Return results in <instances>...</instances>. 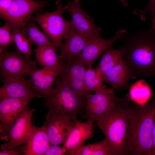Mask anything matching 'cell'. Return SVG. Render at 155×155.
I'll use <instances>...</instances> for the list:
<instances>
[{"label":"cell","mask_w":155,"mask_h":155,"mask_svg":"<svg viewBox=\"0 0 155 155\" xmlns=\"http://www.w3.org/2000/svg\"><path fill=\"white\" fill-rule=\"evenodd\" d=\"M126 31L123 29L119 30L114 36L109 39H103L100 35L88 39L85 47L78 57L88 67H92L95 61L112 46L116 40L120 39Z\"/></svg>","instance_id":"cell-12"},{"label":"cell","mask_w":155,"mask_h":155,"mask_svg":"<svg viewBox=\"0 0 155 155\" xmlns=\"http://www.w3.org/2000/svg\"><path fill=\"white\" fill-rule=\"evenodd\" d=\"M102 74L96 67H88L86 69L84 77L85 88L88 92H95L103 90L107 88L103 84Z\"/></svg>","instance_id":"cell-23"},{"label":"cell","mask_w":155,"mask_h":155,"mask_svg":"<svg viewBox=\"0 0 155 155\" xmlns=\"http://www.w3.org/2000/svg\"><path fill=\"white\" fill-rule=\"evenodd\" d=\"M152 99L155 100V94L154 95L153 97V99Z\"/></svg>","instance_id":"cell-35"},{"label":"cell","mask_w":155,"mask_h":155,"mask_svg":"<svg viewBox=\"0 0 155 155\" xmlns=\"http://www.w3.org/2000/svg\"><path fill=\"white\" fill-rule=\"evenodd\" d=\"M102 76L104 82L110 85L114 90H119L128 89L130 80L135 78L123 59Z\"/></svg>","instance_id":"cell-17"},{"label":"cell","mask_w":155,"mask_h":155,"mask_svg":"<svg viewBox=\"0 0 155 155\" xmlns=\"http://www.w3.org/2000/svg\"><path fill=\"white\" fill-rule=\"evenodd\" d=\"M11 30L6 23L0 28V53L13 43Z\"/></svg>","instance_id":"cell-27"},{"label":"cell","mask_w":155,"mask_h":155,"mask_svg":"<svg viewBox=\"0 0 155 155\" xmlns=\"http://www.w3.org/2000/svg\"><path fill=\"white\" fill-rule=\"evenodd\" d=\"M47 5L44 1L13 0L7 11L0 15L12 30H21L30 20L33 13Z\"/></svg>","instance_id":"cell-7"},{"label":"cell","mask_w":155,"mask_h":155,"mask_svg":"<svg viewBox=\"0 0 155 155\" xmlns=\"http://www.w3.org/2000/svg\"><path fill=\"white\" fill-rule=\"evenodd\" d=\"M152 155H155V121L152 133Z\"/></svg>","instance_id":"cell-32"},{"label":"cell","mask_w":155,"mask_h":155,"mask_svg":"<svg viewBox=\"0 0 155 155\" xmlns=\"http://www.w3.org/2000/svg\"><path fill=\"white\" fill-rule=\"evenodd\" d=\"M84 119L94 122L102 114L115 105L117 97L113 88H107L94 94L88 93L86 95Z\"/></svg>","instance_id":"cell-8"},{"label":"cell","mask_w":155,"mask_h":155,"mask_svg":"<svg viewBox=\"0 0 155 155\" xmlns=\"http://www.w3.org/2000/svg\"><path fill=\"white\" fill-rule=\"evenodd\" d=\"M63 144L67 151L78 149L84 145L85 141L92 137L94 131V122L87 121L82 122L78 119Z\"/></svg>","instance_id":"cell-19"},{"label":"cell","mask_w":155,"mask_h":155,"mask_svg":"<svg viewBox=\"0 0 155 155\" xmlns=\"http://www.w3.org/2000/svg\"><path fill=\"white\" fill-rule=\"evenodd\" d=\"M46 130L50 144H64L75 122L67 116L47 115Z\"/></svg>","instance_id":"cell-14"},{"label":"cell","mask_w":155,"mask_h":155,"mask_svg":"<svg viewBox=\"0 0 155 155\" xmlns=\"http://www.w3.org/2000/svg\"><path fill=\"white\" fill-rule=\"evenodd\" d=\"M153 12H155V8L151 12L152 13Z\"/></svg>","instance_id":"cell-36"},{"label":"cell","mask_w":155,"mask_h":155,"mask_svg":"<svg viewBox=\"0 0 155 155\" xmlns=\"http://www.w3.org/2000/svg\"><path fill=\"white\" fill-rule=\"evenodd\" d=\"M21 30L25 35L31 45L34 44L37 46H49L55 47L45 34L37 27L35 22L33 20H30Z\"/></svg>","instance_id":"cell-22"},{"label":"cell","mask_w":155,"mask_h":155,"mask_svg":"<svg viewBox=\"0 0 155 155\" xmlns=\"http://www.w3.org/2000/svg\"><path fill=\"white\" fill-rule=\"evenodd\" d=\"M30 100L21 98H5L0 99V133L8 135L14 124Z\"/></svg>","instance_id":"cell-11"},{"label":"cell","mask_w":155,"mask_h":155,"mask_svg":"<svg viewBox=\"0 0 155 155\" xmlns=\"http://www.w3.org/2000/svg\"><path fill=\"white\" fill-rule=\"evenodd\" d=\"M55 84V88L44 98L47 114L65 115L75 121L84 111L85 97L76 93L59 76Z\"/></svg>","instance_id":"cell-4"},{"label":"cell","mask_w":155,"mask_h":155,"mask_svg":"<svg viewBox=\"0 0 155 155\" xmlns=\"http://www.w3.org/2000/svg\"><path fill=\"white\" fill-rule=\"evenodd\" d=\"M151 15L152 21V26L151 29L155 34V12L151 13Z\"/></svg>","instance_id":"cell-33"},{"label":"cell","mask_w":155,"mask_h":155,"mask_svg":"<svg viewBox=\"0 0 155 155\" xmlns=\"http://www.w3.org/2000/svg\"><path fill=\"white\" fill-rule=\"evenodd\" d=\"M119 1L124 7H125L127 6V3L125 0H119Z\"/></svg>","instance_id":"cell-34"},{"label":"cell","mask_w":155,"mask_h":155,"mask_svg":"<svg viewBox=\"0 0 155 155\" xmlns=\"http://www.w3.org/2000/svg\"><path fill=\"white\" fill-rule=\"evenodd\" d=\"M57 49L49 46H37L34 50L36 61L39 65L46 68H53L66 63L65 61H59L56 53Z\"/></svg>","instance_id":"cell-21"},{"label":"cell","mask_w":155,"mask_h":155,"mask_svg":"<svg viewBox=\"0 0 155 155\" xmlns=\"http://www.w3.org/2000/svg\"><path fill=\"white\" fill-rule=\"evenodd\" d=\"M155 100L141 105L130 103L126 155H152Z\"/></svg>","instance_id":"cell-2"},{"label":"cell","mask_w":155,"mask_h":155,"mask_svg":"<svg viewBox=\"0 0 155 155\" xmlns=\"http://www.w3.org/2000/svg\"><path fill=\"white\" fill-rule=\"evenodd\" d=\"M67 151L63 145L50 144L44 155H64Z\"/></svg>","instance_id":"cell-28"},{"label":"cell","mask_w":155,"mask_h":155,"mask_svg":"<svg viewBox=\"0 0 155 155\" xmlns=\"http://www.w3.org/2000/svg\"><path fill=\"white\" fill-rule=\"evenodd\" d=\"M46 126V121L40 127L33 125L26 144L22 148L25 155H44L50 144Z\"/></svg>","instance_id":"cell-18"},{"label":"cell","mask_w":155,"mask_h":155,"mask_svg":"<svg viewBox=\"0 0 155 155\" xmlns=\"http://www.w3.org/2000/svg\"><path fill=\"white\" fill-rule=\"evenodd\" d=\"M130 103L126 98H117L114 107L96 121L107 141L110 155H126Z\"/></svg>","instance_id":"cell-3"},{"label":"cell","mask_w":155,"mask_h":155,"mask_svg":"<svg viewBox=\"0 0 155 155\" xmlns=\"http://www.w3.org/2000/svg\"><path fill=\"white\" fill-rule=\"evenodd\" d=\"M65 42L60 49L59 59L69 61L78 56L85 47L88 39L70 27L65 38Z\"/></svg>","instance_id":"cell-20"},{"label":"cell","mask_w":155,"mask_h":155,"mask_svg":"<svg viewBox=\"0 0 155 155\" xmlns=\"http://www.w3.org/2000/svg\"><path fill=\"white\" fill-rule=\"evenodd\" d=\"M66 62L59 76L76 93L86 97L89 93L84 83L86 66L78 56Z\"/></svg>","instance_id":"cell-13"},{"label":"cell","mask_w":155,"mask_h":155,"mask_svg":"<svg viewBox=\"0 0 155 155\" xmlns=\"http://www.w3.org/2000/svg\"><path fill=\"white\" fill-rule=\"evenodd\" d=\"M67 9L71 16V27L88 39L100 35L102 29L97 26L93 19L81 7L80 0L68 2Z\"/></svg>","instance_id":"cell-9"},{"label":"cell","mask_w":155,"mask_h":155,"mask_svg":"<svg viewBox=\"0 0 155 155\" xmlns=\"http://www.w3.org/2000/svg\"><path fill=\"white\" fill-rule=\"evenodd\" d=\"M0 88V99L5 98H24L30 100L37 97L40 98L30 79H11L3 81Z\"/></svg>","instance_id":"cell-16"},{"label":"cell","mask_w":155,"mask_h":155,"mask_svg":"<svg viewBox=\"0 0 155 155\" xmlns=\"http://www.w3.org/2000/svg\"><path fill=\"white\" fill-rule=\"evenodd\" d=\"M37 62L16 51L6 49L0 53V73L3 81L24 78L36 68Z\"/></svg>","instance_id":"cell-6"},{"label":"cell","mask_w":155,"mask_h":155,"mask_svg":"<svg viewBox=\"0 0 155 155\" xmlns=\"http://www.w3.org/2000/svg\"><path fill=\"white\" fill-rule=\"evenodd\" d=\"M22 146L7 150H2L0 152V155H24L22 148Z\"/></svg>","instance_id":"cell-30"},{"label":"cell","mask_w":155,"mask_h":155,"mask_svg":"<svg viewBox=\"0 0 155 155\" xmlns=\"http://www.w3.org/2000/svg\"><path fill=\"white\" fill-rule=\"evenodd\" d=\"M123 59L136 78L155 77V34L151 29L125 32L121 39Z\"/></svg>","instance_id":"cell-1"},{"label":"cell","mask_w":155,"mask_h":155,"mask_svg":"<svg viewBox=\"0 0 155 155\" xmlns=\"http://www.w3.org/2000/svg\"><path fill=\"white\" fill-rule=\"evenodd\" d=\"M65 64L56 67L36 68L30 71L28 75L40 98H44L53 90V85Z\"/></svg>","instance_id":"cell-15"},{"label":"cell","mask_w":155,"mask_h":155,"mask_svg":"<svg viewBox=\"0 0 155 155\" xmlns=\"http://www.w3.org/2000/svg\"><path fill=\"white\" fill-rule=\"evenodd\" d=\"M123 55L121 48L115 49L112 46L104 52L96 68L103 75L122 59Z\"/></svg>","instance_id":"cell-25"},{"label":"cell","mask_w":155,"mask_h":155,"mask_svg":"<svg viewBox=\"0 0 155 155\" xmlns=\"http://www.w3.org/2000/svg\"><path fill=\"white\" fill-rule=\"evenodd\" d=\"M155 8V0H149L148 4L143 11H139L137 14L140 16L141 19L144 20L145 14L148 11L151 12Z\"/></svg>","instance_id":"cell-29"},{"label":"cell","mask_w":155,"mask_h":155,"mask_svg":"<svg viewBox=\"0 0 155 155\" xmlns=\"http://www.w3.org/2000/svg\"><path fill=\"white\" fill-rule=\"evenodd\" d=\"M13 43L15 44L17 51L28 57H30L32 51L31 44L22 30H12L11 32Z\"/></svg>","instance_id":"cell-26"},{"label":"cell","mask_w":155,"mask_h":155,"mask_svg":"<svg viewBox=\"0 0 155 155\" xmlns=\"http://www.w3.org/2000/svg\"><path fill=\"white\" fill-rule=\"evenodd\" d=\"M56 9L54 11L39 13L32 17L31 20L37 22L42 29L45 34L57 49L62 47V40L65 38L71 27L70 20L66 21L63 14L67 6H63L61 0L55 3Z\"/></svg>","instance_id":"cell-5"},{"label":"cell","mask_w":155,"mask_h":155,"mask_svg":"<svg viewBox=\"0 0 155 155\" xmlns=\"http://www.w3.org/2000/svg\"><path fill=\"white\" fill-rule=\"evenodd\" d=\"M35 110L28 106L24 109L9 132V141L1 146L2 150L14 148L26 143L33 126L32 118Z\"/></svg>","instance_id":"cell-10"},{"label":"cell","mask_w":155,"mask_h":155,"mask_svg":"<svg viewBox=\"0 0 155 155\" xmlns=\"http://www.w3.org/2000/svg\"><path fill=\"white\" fill-rule=\"evenodd\" d=\"M13 0H0V15L6 13L9 9Z\"/></svg>","instance_id":"cell-31"},{"label":"cell","mask_w":155,"mask_h":155,"mask_svg":"<svg viewBox=\"0 0 155 155\" xmlns=\"http://www.w3.org/2000/svg\"><path fill=\"white\" fill-rule=\"evenodd\" d=\"M67 155H110L109 148L107 141L105 138L96 143L83 145L73 150L67 151Z\"/></svg>","instance_id":"cell-24"}]
</instances>
